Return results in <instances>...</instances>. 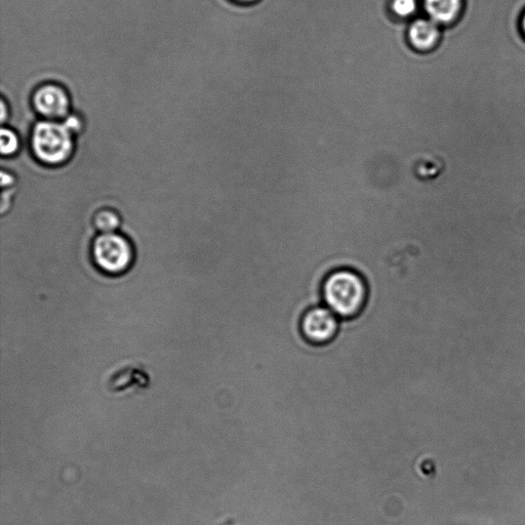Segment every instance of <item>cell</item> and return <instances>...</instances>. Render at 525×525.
<instances>
[{"mask_svg": "<svg viewBox=\"0 0 525 525\" xmlns=\"http://www.w3.org/2000/svg\"><path fill=\"white\" fill-rule=\"evenodd\" d=\"M29 146L38 164L58 169L72 160L76 141L63 121L40 119L31 128Z\"/></svg>", "mask_w": 525, "mask_h": 525, "instance_id": "6da1fadb", "label": "cell"}, {"mask_svg": "<svg viewBox=\"0 0 525 525\" xmlns=\"http://www.w3.org/2000/svg\"><path fill=\"white\" fill-rule=\"evenodd\" d=\"M327 307L340 318L357 316L365 307L368 287L361 275L350 269H339L328 275L322 286Z\"/></svg>", "mask_w": 525, "mask_h": 525, "instance_id": "7a4b0ae2", "label": "cell"}, {"mask_svg": "<svg viewBox=\"0 0 525 525\" xmlns=\"http://www.w3.org/2000/svg\"><path fill=\"white\" fill-rule=\"evenodd\" d=\"M90 256L100 273L120 277L132 270L136 248L124 233L97 234L91 242Z\"/></svg>", "mask_w": 525, "mask_h": 525, "instance_id": "3957f363", "label": "cell"}, {"mask_svg": "<svg viewBox=\"0 0 525 525\" xmlns=\"http://www.w3.org/2000/svg\"><path fill=\"white\" fill-rule=\"evenodd\" d=\"M30 103L38 117L52 121L65 120L73 108L68 91L56 83L38 86L31 94Z\"/></svg>", "mask_w": 525, "mask_h": 525, "instance_id": "277c9868", "label": "cell"}, {"mask_svg": "<svg viewBox=\"0 0 525 525\" xmlns=\"http://www.w3.org/2000/svg\"><path fill=\"white\" fill-rule=\"evenodd\" d=\"M338 316L328 307H315L308 310L301 321L304 338L315 345L331 342L338 333Z\"/></svg>", "mask_w": 525, "mask_h": 525, "instance_id": "5b68a950", "label": "cell"}, {"mask_svg": "<svg viewBox=\"0 0 525 525\" xmlns=\"http://www.w3.org/2000/svg\"><path fill=\"white\" fill-rule=\"evenodd\" d=\"M441 26L431 19H418L410 28L412 45L421 52L432 51L439 43Z\"/></svg>", "mask_w": 525, "mask_h": 525, "instance_id": "8992f818", "label": "cell"}, {"mask_svg": "<svg viewBox=\"0 0 525 525\" xmlns=\"http://www.w3.org/2000/svg\"><path fill=\"white\" fill-rule=\"evenodd\" d=\"M429 18L439 26L453 24L462 14L464 0H423Z\"/></svg>", "mask_w": 525, "mask_h": 525, "instance_id": "52a82bcc", "label": "cell"}, {"mask_svg": "<svg viewBox=\"0 0 525 525\" xmlns=\"http://www.w3.org/2000/svg\"><path fill=\"white\" fill-rule=\"evenodd\" d=\"M123 218L113 208L98 209L92 218V225L98 234L115 233L123 227Z\"/></svg>", "mask_w": 525, "mask_h": 525, "instance_id": "ba28073f", "label": "cell"}, {"mask_svg": "<svg viewBox=\"0 0 525 525\" xmlns=\"http://www.w3.org/2000/svg\"><path fill=\"white\" fill-rule=\"evenodd\" d=\"M22 147L18 133L11 127L4 126L0 131V153L4 159L14 158Z\"/></svg>", "mask_w": 525, "mask_h": 525, "instance_id": "9c48e42d", "label": "cell"}, {"mask_svg": "<svg viewBox=\"0 0 525 525\" xmlns=\"http://www.w3.org/2000/svg\"><path fill=\"white\" fill-rule=\"evenodd\" d=\"M418 7L417 0H394L392 9L394 13L403 18H407L416 13Z\"/></svg>", "mask_w": 525, "mask_h": 525, "instance_id": "30bf717a", "label": "cell"}, {"mask_svg": "<svg viewBox=\"0 0 525 525\" xmlns=\"http://www.w3.org/2000/svg\"><path fill=\"white\" fill-rule=\"evenodd\" d=\"M17 181V178L10 174L9 171L6 172L5 170L0 173V184H2V187L4 190L11 189L15 186V183Z\"/></svg>", "mask_w": 525, "mask_h": 525, "instance_id": "8fae6325", "label": "cell"}, {"mask_svg": "<svg viewBox=\"0 0 525 525\" xmlns=\"http://www.w3.org/2000/svg\"><path fill=\"white\" fill-rule=\"evenodd\" d=\"M0 107H2V115H0V121H2V125L4 127L7 126V123H9L11 117L9 103L5 98H3L2 101H0Z\"/></svg>", "mask_w": 525, "mask_h": 525, "instance_id": "7c38bea8", "label": "cell"}, {"mask_svg": "<svg viewBox=\"0 0 525 525\" xmlns=\"http://www.w3.org/2000/svg\"><path fill=\"white\" fill-rule=\"evenodd\" d=\"M521 28H522V31H523V33L525 35V12H524V14L522 16V19H521Z\"/></svg>", "mask_w": 525, "mask_h": 525, "instance_id": "4fadbf2b", "label": "cell"}, {"mask_svg": "<svg viewBox=\"0 0 525 525\" xmlns=\"http://www.w3.org/2000/svg\"><path fill=\"white\" fill-rule=\"evenodd\" d=\"M238 2L249 3V2H254V0H238Z\"/></svg>", "mask_w": 525, "mask_h": 525, "instance_id": "5bb4252c", "label": "cell"}]
</instances>
